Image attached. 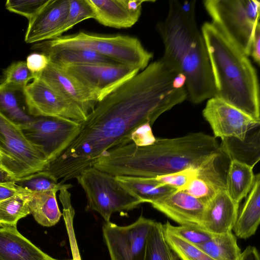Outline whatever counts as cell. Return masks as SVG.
I'll use <instances>...</instances> for the list:
<instances>
[{"label":"cell","mask_w":260,"mask_h":260,"mask_svg":"<svg viewBox=\"0 0 260 260\" xmlns=\"http://www.w3.org/2000/svg\"><path fill=\"white\" fill-rule=\"evenodd\" d=\"M223 154L214 137L198 132L156 139L147 146L132 142L106 151L92 167L114 176L155 177L205 167L219 160Z\"/></svg>","instance_id":"6da1fadb"},{"label":"cell","mask_w":260,"mask_h":260,"mask_svg":"<svg viewBox=\"0 0 260 260\" xmlns=\"http://www.w3.org/2000/svg\"><path fill=\"white\" fill-rule=\"evenodd\" d=\"M196 1H171L167 16L157 28L165 46L162 57L186 77L188 98L199 104L215 96L209 58L196 19Z\"/></svg>","instance_id":"7a4b0ae2"},{"label":"cell","mask_w":260,"mask_h":260,"mask_svg":"<svg viewBox=\"0 0 260 260\" xmlns=\"http://www.w3.org/2000/svg\"><path fill=\"white\" fill-rule=\"evenodd\" d=\"M201 32L211 68L215 97L260 121L258 80L248 56L217 24L205 22Z\"/></svg>","instance_id":"3957f363"},{"label":"cell","mask_w":260,"mask_h":260,"mask_svg":"<svg viewBox=\"0 0 260 260\" xmlns=\"http://www.w3.org/2000/svg\"><path fill=\"white\" fill-rule=\"evenodd\" d=\"M37 43L50 48L89 50L140 71L145 69L153 58V54L143 47L138 38L128 36H105L80 31Z\"/></svg>","instance_id":"277c9868"},{"label":"cell","mask_w":260,"mask_h":260,"mask_svg":"<svg viewBox=\"0 0 260 260\" xmlns=\"http://www.w3.org/2000/svg\"><path fill=\"white\" fill-rule=\"evenodd\" d=\"M76 179L86 194L87 209L99 213L105 222L110 221L114 213L132 210L143 203L125 189L115 176L93 167L82 171Z\"/></svg>","instance_id":"5b68a950"},{"label":"cell","mask_w":260,"mask_h":260,"mask_svg":"<svg viewBox=\"0 0 260 260\" xmlns=\"http://www.w3.org/2000/svg\"><path fill=\"white\" fill-rule=\"evenodd\" d=\"M204 6L212 22L221 27L249 56L250 44L259 23V1L206 0Z\"/></svg>","instance_id":"8992f818"},{"label":"cell","mask_w":260,"mask_h":260,"mask_svg":"<svg viewBox=\"0 0 260 260\" xmlns=\"http://www.w3.org/2000/svg\"><path fill=\"white\" fill-rule=\"evenodd\" d=\"M0 152L6 170L16 178L45 171L49 161L24 136L21 127L0 112Z\"/></svg>","instance_id":"52a82bcc"},{"label":"cell","mask_w":260,"mask_h":260,"mask_svg":"<svg viewBox=\"0 0 260 260\" xmlns=\"http://www.w3.org/2000/svg\"><path fill=\"white\" fill-rule=\"evenodd\" d=\"M80 126V122L64 118L39 116L34 117L30 122L21 128L26 139L50 162L69 145Z\"/></svg>","instance_id":"ba28073f"},{"label":"cell","mask_w":260,"mask_h":260,"mask_svg":"<svg viewBox=\"0 0 260 260\" xmlns=\"http://www.w3.org/2000/svg\"><path fill=\"white\" fill-rule=\"evenodd\" d=\"M155 222L143 216L125 226L106 222L102 231L111 260H144L148 238Z\"/></svg>","instance_id":"9c48e42d"},{"label":"cell","mask_w":260,"mask_h":260,"mask_svg":"<svg viewBox=\"0 0 260 260\" xmlns=\"http://www.w3.org/2000/svg\"><path fill=\"white\" fill-rule=\"evenodd\" d=\"M22 95L27 111L34 117H56L82 122L89 114L37 77L23 89Z\"/></svg>","instance_id":"30bf717a"},{"label":"cell","mask_w":260,"mask_h":260,"mask_svg":"<svg viewBox=\"0 0 260 260\" xmlns=\"http://www.w3.org/2000/svg\"><path fill=\"white\" fill-rule=\"evenodd\" d=\"M203 116L214 137L221 140L234 138L243 141L248 133L260 124V121L215 96L208 99Z\"/></svg>","instance_id":"8fae6325"},{"label":"cell","mask_w":260,"mask_h":260,"mask_svg":"<svg viewBox=\"0 0 260 260\" xmlns=\"http://www.w3.org/2000/svg\"><path fill=\"white\" fill-rule=\"evenodd\" d=\"M62 67L88 90L97 102L140 71L118 63Z\"/></svg>","instance_id":"7c38bea8"},{"label":"cell","mask_w":260,"mask_h":260,"mask_svg":"<svg viewBox=\"0 0 260 260\" xmlns=\"http://www.w3.org/2000/svg\"><path fill=\"white\" fill-rule=\"evenodd\" d=\"M93 18L100 24L116 28L131 27L139 20L146 0H86Z\"/></svg>","instance_id":"4fadbf2b"},{"label":"cell","mask_w":260,"mask_h":260,"mask_svg":"<svg viewBox=\"0 0 260 260\" xmlns=\"http://www.w3.org/2000/svg\"><path fill=\"white\" fill-rule=\"evenodd\" d=\"M69 9V0H48L41 10L28 21L24 41L37 43L57 38Z\"/></svg>","instance_id":"5bb4252c"},{"label":"cell","mask_w":260,"mask_h":260,"mask_svg":"<svg viewBox=\"0 0 260 260\" xmlns=\"http://www.w3.org/2000/svg\"><path fill=\"white\" fill-rule=\"evenodd\" d=\"M55 90L75 102L89 113L97 101L78 80L64 68L49 62L42 73L36 75Z\"/></svg>","instance_id":"9a60e30c"},{"label":"cell","mask_w":260,"mask_h":260,"mask_svg":"<svg viewBox=\"0 0 260 260\" xmlns=\"http://www.w3.org/2000/svg\"><path fill=\"white\" fill-rule=\"evenodd\" d=\"M151 205L179 225L201 226L206 204L183 191L176 190Z\"/></svg>","instance_id":"2e32d148"},{"label":"cell","mask_w":260,"mask_h":260,"mask_svg":"<svg viewBox=\"0 0 260 260\" xmlns=\"http://www.w3.org/2000/svg\"><path fill=\"white\" fill-rule=\"evenodd\" d=\"M239 208V204L229 197L225 188L220 189L206 204L201 226L213 235L232 231Z\"/></svg>","instance_id":"e0dca14e"},{"label":"cell","mask_w":260,"mask_h":260,"mask_svg":"<svg viewBox=\"0 0 260 260\" xmlns=\"http://www.w3.org/2000/svg\"><path fill=\"white\" fill-rule=\"evenodd\" d=\"M0 260H56L23 236L16 226L0 227Z\"/></svg>","instance_id":"ac0fdd59"},{"label":"cell","mask_w":260,"mask_h":260,"mask_svg":"<svg viewBox=\"0 0 260 260\" xmlns=\"http://www.w3.org/2000/svg\"><path fill=\"white\" fill-rule=\"evenodd\" d=\"M233 228L236 237L247 239L256 232L260 222V174L255 175L252 187Z\"/></svg>","instance_id":"d6986e66"},{"label":"cell","mask_w":260,"mask_h":260,"mask_svg":"<svg viewBox=\"0 0 260 260\" xmlns=\"http://www.w3.org/2000/svg\"><path fill=\"white\" fill-rule=\"evenodd\" d=\"M117 181L132 194L151 204L176 190L158 181L156 177L117 176Z\"/></svg>","instance_id":"ffe728a7"},{"label":"cell","mask_w":260,"mask_h":260,"mask_svg":"<svg viewBox=\"0 0 260 260\" xmlns=\"http://www.w3.org/2000/svg\"><path fill=\"white\" fill-rule=\"evenodd\" d=\"M32 49L45 54L50 61L61 67L117 63L93 51L84 49L50 48L41 46L38 43L35 44Z\"/></svg>","instance_id":"44dd1931"},{"label":"cell","mask_w":260,"mask_h":260,"mask_svg":"<svg viewBox=\"0 0 260 260\" xmlns=\"http://www.w3.org/2000/svg\"><path fill=\"white\" fill-rule=\"evenodd\" d=\"M253 167L236 159L230 160L225 177V189L237 204L246 197L252 187L255 179Z\"/></svg>","instance_id":"7402d4cb"},{"label":"cell","mask_w":260,"mask_h":260,"mask_svg":"<svg viewBox=\"0 0 260 260\" xmlns=\"http://www.w3.org/2000/svg\"><path fill=\"white\" fill-rule=\"evenodd\" d=\"M56 190L29 192L26 194L30 214L43 226L55 225L62 215L56 197Z\"/></svg>","instance_id":"603a6c76"},{"label":"cell","mask_w":260,"mask_h":260,"mask_svg":"<svg viewBox=\"0 0 260 260\" xmlns=\"http://www.w3.org/2000/svg\"><path fill=\"white\" fill-rule=\"evenodd\" d=\"M259 127L250 131L243 141L234 138L222 140L221 151L230 159H236L254 166L259 160Z\"/></svg>","instance_id":"cb8c5ba5"},{"label":"cell","mask_w":260,"mask_h":260,"mask_svg":"<svg viewBox=\"0 0 260 260\" xmlns=\"http://www.w3.org/2000/svg\"><path fill=\"white\" fill-rule=\"evenodd\" d=\"M196 246L214 260H239L242 252L232 231L214 235L209 240Z\"/></svg>","instance_id":"d4e9b609"},{"label":"cell","mask_w":260,"mask_h":260,"mask_svg":"<svg viewBox=\"0 0 260 260\" xmlns=\"http://www.w3.org/2000/svg\"><path fill=\"white\" fill-rule=\"evenodd\" d=\"M19 91H22L0 83V112L21 127L30 122L34 117L21 105Z\"/></svg>","instance_id":"484cf974"},{"label":"cell","mask_w":260,"mask_h":260,"mask_svg":"<svg viewBox=\"0 0 260 260\" xmlns=\"http://www.w3.org/2000/svg\"><path fill=\"white\" fill-rule=\"evenodd\" d=\"M165 236L163 224L155 221L149 235L144 260H179Z\"/></svg>","instance_id":"4316f807"},{"label":"cell","mask_w":260,"mask_h":260,"mask_svg":"<svg viewBox=\"0 0 260 260\" xmlns=\"http://www.w3.org/2000/svg\"><path fill=\"white\" fill-rule=\"evenodd\" d=\"M15 183L19 186L30 192H41L51 190L57 191L72 187L71 184H65L47 171L37 172L26 176L17 178Z\"/></svg>","instance_id":"83f0119b"},{"label":"cell","mask_w":260,"mask_h":260,"mask_svg":"<svg viewBox=\"0 0 260 260\" xmlns=\"http://www.w3.org/2000/svg\"><path fill=\"white\" fill-rule=\"evenodd\" d=\"M27 193L16 195L0 202L1 226H16L19 219L30 214Z\"/></svg>","instance_id":"f1b7e54d"},{"label":"cell","mask_w":260,"mask_h":260,"mask_svg":"<svg viewBox=\"0 0 260 260\" xmlns=\"http://www.w3.org/2000/svg\"><path fill=\"white\" fill-rule=\"evenodd\" d=\"M225 188V182L201 175L191 179L181 189L207 204L220 189Z\"/></svg>","instance_id":"f546056e"},{"label":"cell","mask_w":260,"mask_h":260,"mask_svg":"<svg viewBox=\"0 0 260 260\" xmlns=\"http://www.w3.org/2000/svg\"><path fill=\"white\" fill-rule=\"evenodd\" d=\"M164 233L168 244L180 260H214L196 245L165 230Z\"/></svg>","instance_id":"4dcf8cb0"},{"label":"cell","mask_w":260,"mask_h":260,"mask_svg":"<svg viewBox=\"0 0 260 260\" xmlns=\"http://www.w3.org/2000/svg\"><path fill=\"white\" fill-rule=\"evenodd\" d=\"M35 78V75L28 69L26 62L19 61L12 63L5 70L1 83L22 91Z\"/></svg>","instance_id":"1f68e13d"},{"label":"cell","mask_w":260,"mask_h":260,"mask_svg":"<svg viewBox=\"0 0 260 260\" xmlns=\"http://www.w3.org/2000/svg\"><path fill=\"white\" fill-rule=\"evenodd\" d=\"M163 228L165 230L194 245L205 242L214 235L200 225L174 226L168 221L163 224Z\"/></svg>","instance_id":"d6a6232c"},{"label":"cell","mask_w":260,"mask_h":260,"mask_svg":"<svg viewBox=\"0 0 260 260\" xmlns=\"http://www.w3.org/2000/svg\"><path fill=\"white\" fill-rule=\"evenodd\" d=\"M92 10L86 0H69V9L66 20L59 30L57 37L78 23L93 18Z\"/></svg>","instance_id":"836d02e7"},{"label":"cell","mask_w":260,"mask_h":260,"mask_svg":"<svg viewBox=\"0 0 260 260\" xmlns=\"http://www.w3.org/2000/svg\"><path fill=\"white\" fill-rule=\"evenodd\" d=\"M48 0H8L6 8L9 11L20 15L30 20L46 4Z\"/></svg>","instance_id":"e575fe53"},{"label":"cell","mask_w":260,"mask_h":260,"mask_svg":"<svg viewBox=\"0 0 260 260\" xmlns=\"http://www.w3.org/2000/svg\"><path fill=\"white\" fill-rule=\"evenodd\" d=\"M74 215L75 214L70 211H66L62 214L68 234L73 257L72 259L69 260H81L73 228V221Z\"/></svg>","instance_id":"d590c367"},{"label":"cell","mask_w":260,"mask_h":260,"mask_svg":"<svg viewBox=\"0 0 260 260\" xmlns=\"http://www.w3.org/2000/svg\"><path fill=\"white\" fill-rule=\"evenodd\" d=\"M156 138L153 134L151 125L144 124L139 127L133 133L132 142L139 146H147L152 144Z\"/></svg>","instance_id":"8d00e7d4"},{"label":"cell","mask_w":260,"mask_h":260,"mask_svg":"<svg viewBox=\"0 0 260 260\" xmlns=\"http://www.w3.org/2000/svg\"><path fill=\"white\" fill-rule=\"evenodd\" d=\"M25 62L28 69L36 76L46 69L50 60L45 54L40 52H35L27 56Z\"/></svg>","instance_id":"74e56055"},{"label":"cell","mask_w":260,"mask_h":260,"mask_svg":"<svg viewBox=\"0 0 260 260\" xmlns=\"http://www.w3.org/2000/svg\"><path fill=\"white\" fill-rule=\"evenodd\" d=\"M29 192L17 185L15 181L0 182V202L13 196Z\"/></svg>","instance_id":"f35d334b"},{"label":"cell","mask_w":260,"mask_h":260,"mask_svg":"<svg viewBox=\"0 0 260 260\" xmlns=\"http://www.w3.org/2000/svg\"><path fill=\"white\" fill-rule=\"evenodd\" d=\"M249 56H251L258 65L260 62V24L257 25L250 44Z\"/></svg>","instance_id":"ab89813d"},{"label":"cell","mask_w":260,"mask_h":260,"mask_svg":"<svg viewBox=\"0 0 260 260\" xmlns=\"http://www.w3.org/2000/svg\"><path fill=\"white\" fill-rule=\"evenodd\" d=\"M239 260H260L257 248L253 246H248L241 252Z\"/></svg>","instance_id":"60d3db41"},{"label":"cell","mask_w":260,"mask_h":260,"mask_svg":"<svg viewBox=\"0 0 260 260\" xmlns=\"http://www.w3.org/2000/svg\"><path fill=\"white\" fill-rule=\"evenodd\" d=\"M17 179L12 174L0 168V182L15 181Z\"/></svg>","instance_id":"b9f144b4"},{"label":"cell","mask_w":260,"mask_h":260,"mask_svg":"<svg viewBox=\"0 0 260 260\" xmlns=\"http://www.w3.org/2000/svg\"><path fill=\"white\" fill-rule=\"evenodd\" d=\"M185 82V76L181 73H178L174 79L173 86L176 88H180L184 87Z\"/></svg>","instance_id":"7bdbcfd3"},{"label":"cell","mask_w":260,"mask_h":260,"mask_svg":"<svg viewBox=\"0 0 260 260\" xmlns=\"http://www.w3.org/2000/svg\"><path fill=\"white\" fill-rule=\"evenodd\" d=\"M0 168L7 171L6 169L5 165L4 158L2 154L1 153V152H0Z\"/></svg>","instance_id":"ee69618b"},{"label":"cell","mask_w":260,"mask_h":260,"mask_svg":"<svg viewBox=\"0 0 260 260\" xmlns=\"http://www.w3.org/2000/svg\"><path fill=\"white\" fill-rule=\"evenodd\" d=\"M0 227H1V225H0Z\"/></svg>","instance_id":"f6af8a7d"},{"label":"cell","mask_w":260,"mask_h":260,"mask_svg":"<svg viewBox=\"0 0 260 260\" xmlns=\"http://www.w3.org/2000/svg\"><path fill=\"white\" fill-rule=\"evenodd\" d=\"M56 260H57V259H56Z\"/></svg>","instance_id":"bcb514c9"}]
</instances>
